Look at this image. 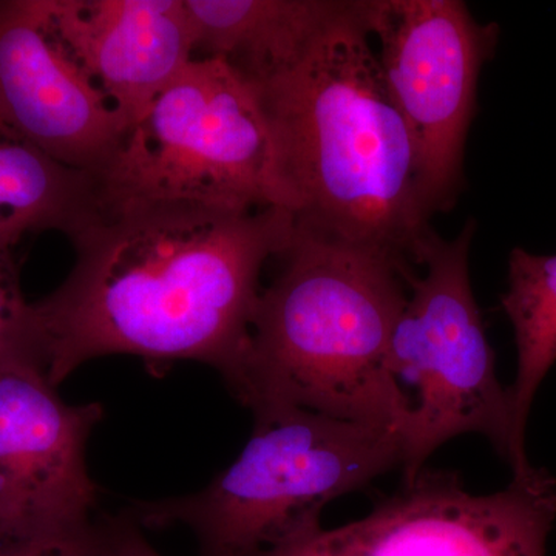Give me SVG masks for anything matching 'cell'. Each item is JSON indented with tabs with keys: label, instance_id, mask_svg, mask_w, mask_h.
I'll return each instance as SVG.
<instances>
[{
	"label": "cell",
	"instance_id": "obj_12",
	"mask_svg": "<svg viewBox=\"0 0 556 556\" xmlns=\"http://www.w3.org/2000/svg\"><path fill=\"white\" fill-rule=\"evenodd\" d=\"M357 0H186L195 58H215L252 86L285 72Z\"/></svg>",
	"mask_w": 556,
	"mask_h": 556
},
{
	"label": "cell",
	"instance_id": "obj_1",
	"mask_svg": "<svg viewBox=\"0 0 556 556\" xmlns=\"http://www.w3.org/2000/svg\"><path fill=\"white\" fill-rule=\"evenodd\" d=\"M294 226L277 207L93 201L68 230L67 278L31 303L40 368L58 388L91 358L129 354L203 362L226 378L248 343L263 266Z\"/></svg>",
	"mask_w": 556,
	"mask_h": 556
},
{
	"label": "cell",
	"instance_id": "obj_11",
	"mask_svg": "<svg viewBox=\"0 0 556 556\" xmlns=\"http://www.w3.org/2000/svg\"><path fill=\"white\" fill-rule=\"evenodd\" d=\"M51 21L129 130L195 60L186 0H47Z\"/></svg>",
	"mask_w": 556,
	"mask_h": 556
},
{
	"label": "cell",
	"instance_id": "obj_9",
	"mask_svg": "<svg viewBox=\"0 0 556 556\" xmlns=\"http://www.w3.org/2000/svg\"><path fill=\"white\" fill-rule=\"evenodd\" d=\"M0 116L51 160L98 174L126 135L47 0H0Z\"/></svg>",
	"mask_w": 556,
	"mask_h": 556
},
{
	"label": "cell",
	"instance_id": "obj_7",
	"mask_svg": "<svg viewBox=\"0 0 556 556\" xmlns=\"http://www.w3.org/2000/svg\"><path fill=\"white\" fill-rule=\"evenodd\" d=\"M369 33L388 93L415 146L430 217L455 206L479 75L495 54L496 24H479L460 0H369Z\"/></svg>",
	"mask_w": 556,
	"mask_h": 556
},
{
	"label": "cell",
	"instance_id": "obj_5",
	"mask_svg": "<svg viewBox=\"0 0 556 556\" xmlns=\"http://www.w3.org/2000/svg\"><path fill=\"white\" fill-rule=\"evenodd\" d=\"M475 222L444 240L428 233L417 255L424 273L408 277V299L388 345V368L412 402L405 427L404 481L428 457L460 434H482L515 478L536 467L527 459L526 428L519 426L510 391L496 376L470 280Z\"/></svg>",
	"mask_w": 556,
	"mask_h": 556
},
{
	"label": "cell",
	"instance_id": "obj_10",
	"mask_svg": "<svg viewBox=\"0 0 556 556\" xmlns=\"http://www.w3.org/2000/svg\"><path fill=\"white\" fill-rule=\"evenodd\" d=\"M102 416L100 404L62 401L38 365L0 367V525L93 521L100 489L86 452Z\"/></svg>",
	"mask_w": 556,
	"mask_h": 556
},
{
	"label": "cell",
	"instance_id": "obj_17",
	"mask_svg": "<svg viewBox=\"0 0 556 556\" xmlns=\"http://www.w3.org/2000/svg\"><path fill=\"white\" fill-rule=\"evenodd\" d=\"M100 556H161L150 546L142 527L129 514L98 521Z\"/></svg>",
	"mask_w": 556,
	"mask_h": 556
},
{
	"label": "cell",
	"instance_id": "obj_4",
	"mask_svg": "<svg viewBox=\"0 0 556 556\" xmlns=\"http://www.w3.org/2000/svg\"><path fill=\"white\" fill-rule=\"evenodd\" d=\"M254 419L239 459L206 489L134 504L127 514L146 529L188 527L200 556H260L316 535L332 500L404 463L399 430L294 407Z\"/></svg>",
	"mask_w": 556,
	"mask_h": 556
},
{
	"label": "cell",
	"instance_id": "obj_3",
	"mask_svg": "<svg viewBox=\"0 0 556 556\" xmlns=\"http://www.w3.org/2000/svg\"><path fill=\"white\" fill-rule=\"evenodd\" d=\"M280 273L260 294L243 353L226 376L252 413L294 407L404 434L412 402L388 345L415 266L294 226Z\"/></svg>",
	"mask_w": 556,
	"mask_h": 556
},
{
	"label": "cell",
	"instance_id": "obj_13",
	"mask_svg": "<svg viewBox=\"0 0 556 556\" xmlns=\"http://www.w3.org/2000/svg\"><path fill=\"white\" fill-rule=\"evenodd\" d=\"M93 200V175L51 160L0 116V248L40 230L67 236Z\"/></svg>",
	"mask_w": 556,
	"mask_h": 556
},
{
	"label": "cell",
	"instance_id": "obj_8",
	"mask_svg": "<svg viewBox=\"0 0 556 556\" xmlns=\"http://www.w3.org/2000/svg\"><path fill=\"white\" fill-rule=\"evenodd\" d=\"M555 522L546 468L477 496L456 471L424 467L367 517L260 556H547Z\"/></svg>",
	"mask_w": 556,
	"mask_h": 556
},
{
	"label": "cell",
	"instance_id": "obj_16",
	"mask_svg": "<svg viewBox=\"0 0 556 556\" xmlns=\"http://www.w3.org/2000/svg\"><path fill=\"white\" fill-rule=\"evenodd\" d=\"M97 519L79 526L0 525V556H100Z\"/></svg>",
	"mask_w": 556,
	"mask_h": 556
},
{
	"label": "cell",
	"instance_id": "obj_6",
	"mask_svg": "<svg viewBox=\"0 0 556 556\" xmlns=\"http://www.w3.org/2000/svg\"><path fill=\"white\" fill-rule=\"evenodd\" d=\"M93 179L94 201L102 203L288 211L258 91L215 58L190 62L126 131Z\"/></svg>",
	"mask_w": 556,
	"mask_h": 556
},
{
	"label": "cell",
	"instance_id": "obj_2",
	"mask_svg": "<svg viewBox=\"0 0 556 556\" xmlns=\"http://www.w3.org/2000/svg\"><path fill=\"white\" fill-rule=\"evenodd\" d=\"M369 0L254 86L299 228L417 265L431 232L415 146L369 46Z\"/></svg>",
	"mask_w": 556,
	"mask_h": 556
},
{
	"label": "cell",
	"instance_id": "obj_15",
	"mask_svg": "<svg viewBox=\"0 0 556 556\" xmlns=\"http://www.w3.org/2000/svg\"><path fill=\"white\" fill-rule=\"evenodd\" d=\"M14 249L0 248V367L14 362L39 365L31 303L22 294ZM42 369V368H40Z\"/></svg>",
	"mask_w": 556,
	"mask_h": 556
},
{
	"label": "cell",
	"instance_id": "obj_14",
	"mask_svg": "<svg viewBox=\"0 0 556 556\" xmlns=\"http://www.w3.org/2000/svg\"><path fill=\"white\" fill-rule=\"evenodd\" d=\"M501 305L514 327L518 353L517 378L508 391L519 426L526 428L538 388L556 362V255L515 248Z\"/></svg>",
	"mask_w": 556,
	"mask_h": 556
}]
</instances>
